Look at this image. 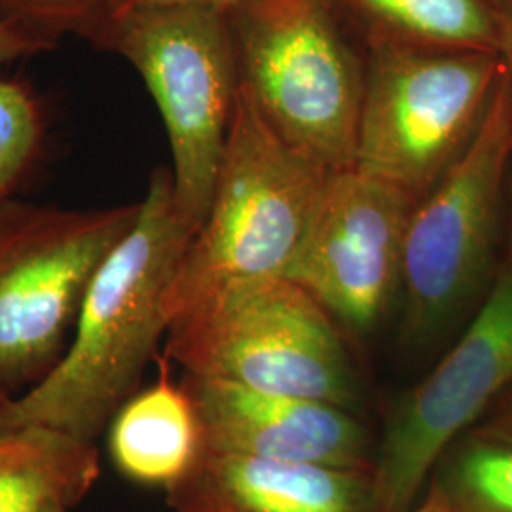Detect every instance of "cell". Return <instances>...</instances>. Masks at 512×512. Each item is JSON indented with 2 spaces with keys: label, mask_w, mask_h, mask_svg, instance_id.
Returning <instances> with one entry per match:
<instances>
[{
  "label": "cell",
  "mask_w": 512,
  "mask_h": 512,
  "mask_svg": "<svg viewBox=\"0 0 512 512\" xmlns=\"http://www.w3.org/2000/svg\"><path fill=\"white\" fill-rule=\"evenodd\" d=\"M203 446L255 458L374 469L365 427L336 404L184 374Z\"/></svg>",
  "instance_id": "8fae6325"
},
{
  "label": "cell",
  "mask_w": 512,
  "mask_h": 512,
  "mask_svg": "<svg viewBox=\"0 0 512 512\" xmlns=\"http://www.w3.org/2000/svg\"><path fill=\"white\" fill-rule=\"evenodd\" d=\"M57 46L54 40L40 37L14 21L0 18V65L21 57L50 52Z\"/></svg>",
  "instance_id": "d6986e66"
},
{
  "label": "cell",
  "mask_w": 512,
  "mask_h": 512,
  "mask_svg": "<svg viewBox=\"0 0 512 512\" xmlns=\"http://www.w3.org/2000/svg\"><path fill=\"white\" fill-rule=\"evenodd\" d=\"M97 478L95 442L37 423L0 431V512L71 509Z\"/></svg>",
  "instance_id": "5bb4252c"
},
{
  "label": "cell",
  "mask_w": 512,
  "mask_h": 512,
  "mask_svg": "<svg viewBox=\"0 0 512 512\" xmlns=\"http://www.w3.org/2000/svg\"><path fill=\"white\" fill-rule=\"evenodd\" d=\"M109 452L122 475L165 492L190 473L203 450L196 406L181 384L160 378L133 393L107 427Z\"/></svg>",
  "instance_id": "4fadbf2b"
},
{
  "label": "cell",
  "mask_w": 512,
  "mask_h": 512,
  "mask_svg": "<svg viewBox=\"0 0 512 512\" xmlns=\"http://www.w3.org/2000/svg\"><path fill=\"white\" fill-rule=\"evenodd\" d=\"M10 399H12V397H10V395H8V393H6V391L0 387V416H2L4 408H6L8 403H10Z\"/></svg>",
  "instance_id": "cb8c5ba5"
},
{
  "label": "cell",
  "mask_w": 512,
  "mask_h": 512,
  "mask_svg": "<svg viewBox=\"0 0 512 512\" xmlns=\"http://www.w3.org/2000/svg\"><path fill=\"white\" fill-rule=\"evenodd\" d=\"M511 164V95L503 74L473 141L408 220L401 281L408 346L435 342L492 285Z\"/></svg>",
  "instance_id": "8992f818"
},
{
  "label": "cell",
  "mask_w": 512,
  "mask_h": 512,
  "mask_svg": "<svg viewBox=\"0 0 512 512\" xmlns=\"http://www.w3.org/2000/svg\"><path fill=\"white\" fill-rule=\"evenodd\" d=\"M435 482L454 512H512V442L467 444Z\"/></svg>",
  "instance_id": "2e32d148"
},
{
  "label": "cell",
  "mask_w": 512,
  "mask_h": 512,
  "mask_svg": "<svg viewBox=\"0 0 512 512\" xmlns=\"http://www.w3.org/2000/svg\"><path fill=\"white\" fill-rule=\"evenodd\" d=\"M173 512H378L374 469L255 458L203 446L167 490Z\"/></svg>",
  "instance_id": "7c38bea8"
},
{
  "label": "cell",
  "mask_w": 512,
  "mask_h": 512,
  "mask_svg": "<svg viewBox=\"0 0 512 512\" xmlns=\"http://www.w3.org/2000/svg\"><path fill=\"white\" fill-rule=\"evenodd\" d=\"M418 200L357 167L329 171L283 277L346 329L368 332L401 293L404 239Z\"/></svg>",
  "instance_id": "30bf717a"
},
{
  "label": "cell",
  "mask_w": 512,
  "mask_h": 512,
  "mask_svg": "<svg viewBox=\"0 0 512 512\" xmlns=\"http://www.w3.org/2000/svg\"><path fill=\"white\" fill-rule=\"evenodd\" d=\"M363 44L355 167L420 202L473 141L503 76L501 57Z\"/></svg>",
  "instance_id": "52a82bcc"
},
{
  "label": "cell",
  "mask_w": 512,
  "mask_h": 512,
  "mask_svg": "<svg viewBox=\"0 0 512 512\" xmlns=\"http://www.w3.org/2000/svg\"><path fill=\"white\" fill-rule=\"evenodd\" d=\"M194 236L177 209L171 169L158 167L135 224L93 277L65 353L10 399L0 431L37 423L90 442L107 431L167 334V296Z\"/></svg>",
  "instance_id": "6da1fadb"
},
{
  "label": "cell",
  "mask_w": 512,
  "mask_h": 512,
  "mask_svg": "<svg viewBox=\"0 0 512 512\" xmlns=\"http://www.w3.org/2000/svg\"><path fill=\"white\" fill-rule=\"evenodd\" d=\"M363 42L499 54L501 14L490 0H332Z\"/></svg>",
  "instance_id": "9a60e30c"
},
{
  "label": "cell",
  "mask_w": 512,
  "mask_h": 512,
  "mask_svg": "<svg viewBox=\"0 0 512 512\" xmlns=\"http://www.w3.org/2000/svg\"><path fill=\"white\" fill-rule=\"evenodd\" d=\"M490 2L494 4L495 10L501 14V18L507 16V14H511L512 0H490Z\"/></svg>",
  "instance_id": "603a6c76"
},
{
  "label": "cell",
  "mask_w": 512,
  "mask_h": 512,
  "mask_svg": "<svg viewBox=\"0 0 512 512\" xmlns=\"http://www.w3.org/2000/svg\"><path fill=\"white\" fill-rule=\"evenodd\" d=\"M511 382L512 226L473 321L387 421L374 459L378 512L410 511L433 467Z\"/></svg>",
  "instance_id": "9c48e42d"
},
{
  "label": "cell",
  "mask_w": 512,
  "mask_h": 512,
  "mask_svg": "<svg viewBox=\"0 0 512 512\" xmlns=\"http://www.w3.org/2000/svg\"><path fill=\"white\" fill-rule=\"evenodd\" d=\"M139 202L59 209L0 202V387L18 397L57 365L84 296Z\"/></svg>",
  "instance_id": "ba28073f"
},
{
  "label": "cell",
  "mask_w": 512,
  "mask_h": 512,
  "mask_svg": "<svg viewBox=\"0 0 512 512\" xmlns=\"http://www.w3.org/2000/svg\"><path fill=\"white\" fill-rule=\"evenodd\" d=\"M114 0H0V18L14 21L40 37L57 42L76 35L90 42L109 16Z\"/></svg>",
  "instance_id": "ac0fdd59"
},
{
  "label": "cell",
  "mask_w": 512,
  "mask_h": 512,
  "mask_svg": "<svg viewBox=\"0 0 512 512\" xmlns=\"http://www.w3.org/2000/svg\"><path fill=\"white\" fill-rule=\"evenodd\" d=\"M50 512H69V509H67V507H59V505H55V507L50 509Z\"/></svg>",
  "instance_id": "d4e9b609"
},
{
  "label": "cell",
  "mask_w": 512,
  "mask_h": 512,
  "mask_svg": "<svg viewBox=\"0 0 512 512\" xmlns=\"http://www.w3.org/2000/svg\"><path fill=\"white\" fill-rule=\"evenodd\" d=\"M165 355L184 374L351 408L348 348L329 311L287 277L224 289L179 315Z\"/></svg>",
  "instance_id": "5b68a950"
},
{
  "label": "cell",
  "mask_w": 512,
  "mask_h": 512,
  "mask_svg": "<svg viewBox=\"0 0 512 512\" xmlns=\"http://www.w3.org/2000/svg\"><path fill=\"white\" fill-rule=\"evenodd\" d=\"M327 175L275 133L239 84L209 213L169 289V325L224 289L283 277Z\"/></svg>",
  "instance_id": "7a4b0ae2"
},
{
  "label": "cell",
  "mask_w": 512,
  "mask_h": 512,
  "mask_svg": "<svg viewBox=\"0 0 512 512\" xmlns=\"http://www.w3.org/2000/svg\"><path fill=\"white\" fill-rule=\"evenodd\" d=\"M501 19H503V23H501L499 57H501V63H503V74H505L507 88H509V95H511L512 110V12Z\"/></svg>",
  "instance_id": "44dd1931"
},
{
  "label": "cell",
  "mask_w": 512,
  "mask_h": 512,
  "mask_svg": "<svg viewBox=\"0 0 512 512\" xmlns=\"http://www.w3.org/2000/svg\"><path fill=\"white\" fill-rule=\"evenodd\" d=\"M143 78L171 148L177 209L194 232L209 213L239 90L226 10L137 6L110 14L90 38Z\"/></svg>",
  "instance_id": "277c9868"
},
{
  "label": "cell",
  "mask_w": 512,
  "mask_h": 512,
  "mask_svg": "<svg viewBox=\"0 0 512 512\" xmlns=\"http://www.w3.org/2000/svg\"><path fill=\"white\" fill-rule=\"evenodd\" d=\"M44 118L33 92L12 78H0V202L35 162L42 147Z\"/></svg>",
  "instance_id": "e0dca14e"
},
{
  "label": "cell",
  "mask_w": 512,
  "mask_h": 512,
  "mask_svg": "<svg viewBox=\"0 0 512 512\" xmlns=\"http://www.w3.org/2000/svg\"><path fill=\"white\" fill-rule=\"evenodd\" d=\"M238 0H114L110 6V14L137 8V6H167V4H203V6H217V8H230ZM107 16V18H109ZM105 18V19H107Z\"/></svg>",
  "instance_id": "ffe728a7"
},
{
  "label": "cell",
  "mask_w": 512,
  "mask_h": 512,
  "mask_svg": "<svg viewBox=\"0 0 512 512\" xmlns=\"http://www.w3.org/2000/svg\"><path fill=\"white\" fill-rule=\"evenodd\" d=\"M408 512H454L448 497L440 490L439 484L433 482L429 488V494L421 501L416 509H410Z\"/></svg>",
  "instance_id": "7402d4cb"
},
{
  "label": "cell",
  "mask_w": 512,
  "mask_h": 512,
  "mask_svg": "<svg viewBox=\"0 0 512 512\" xmlns=\"http://www.w3.org/2000/svg\"><path fill=\"white\" fill-rule=\"evenodd\" d=\"M239 84L311 162L355 167L365 54L332 0H238L226 8Z\"/></svg>",
  "instance_id": "3957f363"
}]
</instances>
